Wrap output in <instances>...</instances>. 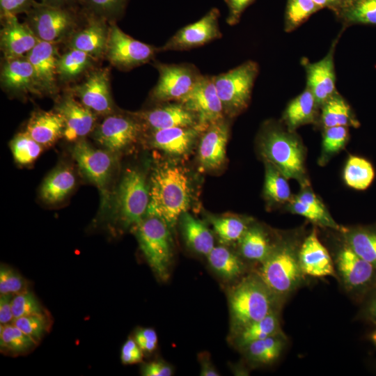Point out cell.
<instances>
[{"mask_svg": "<svg viewBox=\"0 0 376 376\" xmlns=\"http://www.w3.org/2000/svg\"><path fill=\"white\" fill-rule=\"evenodd\" d=\"M149 182L147 215L159 217L173 228L191 205L192 186L187 172L182 166L162 164L153 169Z\"/></svg>", "mask_w": 376, "mask_h": 376, "instance_id": "cell-1", "label": "cell"}, {"mask_svg": "<svg viewBox=\"0 0 376 376\" xmlns=\"http://www.w3.org/2000/svg\"><path fill=\"white\" fill-rule=\"evenodd\" d=\"M279 302L257 273L242 278L228 294L233 334L277 311Z\"/></svg>", "mask_w": 376, "mask_h": 376, "instance_id": "cell-2", "label": "cell"}, {"mask_svg": "<svg viewBox=\"0 0 376 376\" xmlns=\"http://www.w3.org/2000/svg\"><path fill=\"white\" fill-rule=\"evenodd\" d=\"M260 148L265 160L273 164L288 179L306 185L304 150L294 132L280 125L267 124L260 134Z\"/></svg>", "mask_w": 376, "mask_h": 376, "instance_id": "cell-3", "label": "cell"}, {"mask_svg": "<svg viewBox=\"0 0 376 376\" xmlns=\"http://www.w3.org/2000/svg\"><path fill=\"white\" fill-rule=\"evenodd\" d=\"M257 274L281 301L305 281L299 260V249L290 243L275 245Z\"/></svg>", "mask_w": 376, "mask_h": 376, "instance_id": "cell-4", "label": "cell"}, {"mask_svg": "<svg viewBox=\"0 0 376 376\" xmlns=\"http://www.w3.org/2000/svg\"><path fill=\"white\" fill-rule=\"evenodd\" d=\"M112 213L124 228H132L147 215L150 202L149 183L138 169H127L113 197Z\"/></svg>", "mask_w": 376, "mask_h": 376, "instance_id": "cell-5", "label": "cell"}, {"mask_svg": "<svg viewBox=\"0 0 376 376\" xmlns=\"http://www.w3.org/2000/svg\"><path fill=\"white\" fill-rule=\"evenodd\" d=\"M81 18V7H54L35 1L24 22L39 40L58 44L66 42Z\"/></svg>", "mask_w": 376, "mask_h": 376, "instance_id": "cell-6", "label": "cell"}, {"mask_svg": "<svg viewBox=\"0 0 376 376\" xmlns=\"http://www.w3.org/2000/svg\"><path fill=\"white\" fill-rule=\"evenodd\" d=\"M134 228L140 249L157 276L166 281L173 258L170 228L159 217L146 215Z\"/></svg>", "mask_w": 376, "mask_h": 376, "instance_id": "cell-7", "label": "cell"}, {"mask_svg": "<svg viewBox=\"0 0 376 376\" xmlns=\"http://www.w3.org/2000/svg\"><path fill=\"white\" fill-rule=\"evenodd\" d=\"M258 73V64L249 60L226 72L213 76L226 117H235L248 107Z\"/></svg>", "mask_w": 376, "mask_h": 376, "instance_id": "cell-8", "label": "cell"}, {"mask_svg": "<svg viewBox=\"0 0 376 376\" xmlns=\"http://www.w3.org/2000/svg\"><path fill=\"white\" fill-rule=\"evenodd\" d=\"M153 65L158 71L159 79L149 97L157 103L179 102L194 88L203 75L191 63L169 64L156 61Z\"/></svg>", "mask_w": 376, "mask_h": 376, "instance_id": "cell-9", "label": "cell"}, {"mask_svg": "<svg viewBox=\"0 0 376 376\" xmlns=\"http://www.w3.org/2000/svg\"><path fill=\"white\" fill-rule=\"evenodd\" d=\"M71 152L81 173L100 191L105 207L110 198L108 188L114 169L115 154L93 147L85 139L75 142Z\"/></svg>", "mask_w": 376, "mask_h": 376, "instance_id": "cell-10", "label": "cell"}, {"mask_svg": "<svg viewBox=\"0 0 376 376\" xmlns=\"http://www.w3.org/2000/svg\"><path fill=\"white\" fill-rule=\"evenodd\" d=\"M146 131L132 112H113L104 116L93 134L94 140L102 148L117 154L135 143Z\"/></svg>", "mask_w": 376, "mask_h": 376, "instance_id": "cell-11", "label": "cell"}, {"mask_svg": "<svg viewBox=\"0 0 376 376\" xmlns=\"http://www.w3.org/2000/svg\"><path fill=\"white\" fill-rule=\"evenodd\" d=\"M159 47L137 40L124 33L116 22H109L105 57L120 70H130L153 60Z\"/></svg>", "mask_w": 376, "mask_h": 376, "instance_id": "cell-12", "label": "cell"}, {"mask_svg": "<svg viewBox=\"0 0 376 376\" xmlns=\"http://www.w3.org/2000/svg\"><path fill=\"white\" fill-rule=\"evenodd\" d=\"M68 91L97 116H105L116 111L111 93L108 68L90 70L84 81Z\"/></svg>", "mask_w": 376, "mask_h": 376, "instance_id": "cell-13", "label": "cell"}, {"mask_svg": "<svg viewBox=\"0 0 376 376\" xmlns=\"http://www.w3.org/2000/svg\"><path fill=\"white\" fill-rule=\"evenodd\" d=\"M334 264L336 274L350 293L362 294L376 283V269L346 243L338 250Z\"/></svg>", "mask_w": 376, "mask_h": 376, "instance_id": "cell-14", "label": "cell"}, {"mask_svg": "<svg viewBox=\"0 0 376 376\" xmlns=\"http://www.w3.org/2000/svg\"><path fill=\"white\" fill-rule=\"evenodd\" d=\"M219 10L213 8L194 23L178 30L166 42L159 47L160 52L187 51L205 45L222 37L219 29Z\"/></svg>", "mask_w": 376, "mask_h": 376, "instance_id": "cell-15", "label": "cell"}, {"mask_svg": "<svg viewBox=\"0 0 376 376\" xmlns=\"http://www.w3.org/2000/svg\"><path fill=\"white\" fill-rule=\"evenodd\" d=\"M179 102L197 116L198 125L203 130L226 117L213 76L202 75L194 88Z\"/></svg>", "mask_w": 376, "mask_h": 376, "instance_id": "cell-16", "label": "cell"}, {"mask_svg": "<svg viewBox=\"0 0 376 376\" xmlns=\"http://www.w3.org/2000/svg\"><path fill=\"white\" fill-rule=\"evenodd\" d=\"M81 10V20L66 40V45L68 49L84 52L95 60L105 57L109 22L100 17Z\"/></svg>", "mask_w": 376, "mask_h": 376, "instance_id": "cell-17", "label": "cell"}, {"mask_svg": "<svg viewBox=\"0 0 376 376\" xmlns=\"http://www.w3.org/2000/svg\"><path fill=\"white\" fill-rule=\"evenodd\" d=\"M344 29L332 41L327 54L320 61L310 62L307 58L301 59L304 68L306 86L321 107L336 91L334 54L336 45Z\"/></svg>", "mask_w": 376, "mask_h": 376, "instance_id": "cell-18", "label": "cell"}, {"mask_svg": "<svg viewBox=\"0 0 376 376\" xmlns=\"http://www.w3.org/2000/svg\"><path fill=\"white\" fill-rule=\"evenodd\" d=\"M54 109L63 119V138L68 141L75 143L85 139L97 125V115L69 91L58 99Z\"/></svg>", "mask_w": 376, "mask_h": 376, "instance_id": "cell-19", "label": "cell"}, {"mask_svg": "<svg viewBox=\"0 0 376 376\" xmlns=\"http://www.w3.org/2000/svg\"><path fill=\"white\" fill-rule=\"evenodd\" d=\"M132 113L141 121L146 132L175 127H200L197 116L179 102H162L152 109Z\"/></svg>", "mask_w": 376, "mask_h": 376, "instance_id": "cell-20", "label": "cell"}, {"mask_svg": "<svg viewBox=\"0 0 376 376\" xmlns=\"http://www.w3.org/2000/svg\"><path fill=\"white\" fill-rule=\"evenodd\" d=\"M60 56L57 44L40 40L26 56L33 68L41 94L54 95L58 91L57 66Z\"/></svg>", "mask_w": 376, "mask_h": 376, "instance_id": "cell-21", "label": "cell"}, {"mask_svg": "<svg viewBox=\"0 0 376 376\" xmlns=\"http://www.w3.org/2000/svg\"><path fill=\"white\" fill-rule=\"evenodd\" d=\"M228 117L210 124L201 134L198 157L205 170L221 168L226 159V150L229 137Z\"/></svg>", "mask_w": 376, "mask_h": 376, "instance_id": "cell-22", "label": "cell"}, {"mask_svg": "<svg viewBox=\"0 0 376 376\" xmlns=\"http://www.w3.org/2000/svg\"><path fill=\"white\" fill-rule=\"evenodd\" d=\"M0 47L3 58L26 56L39 42L28 25L15 15L1 16Z\"/></svg>", "mask_w": 376, "mask_h": 376, "instance_id": "cell-23", "label": "cell"}, {"mask_svg": "<svg viewBox=\"0 0 376 376\" xmlns=\"http://www.w3.org/2000/svg\"><path fill=\"white\" fill-rule=\"evenodd\" d=\"M2 88L13 95H41L33 68L26 56L3 58L0 75Z\"/></svg>", "mask_w": 376, "mask_h": 376, "instance_id": "cell-24", "label": "cell"}, {"mask_svg": "<svg viewBox=\"0 0 376 376\" xmlns=\"http://www.w3.org/2000/svg\"><path fill=\"white\" fill-rule=\"evenodd\" d=\"M203 131L200 127H175L146 132L153 148L179 157L189 152Z\"/></svg>", "mask_w": 376, "mask_h": 376, "instance_id": "cell-25", "label": "cell"}, {"mask_svg": "<svg viewBox=\"0 0 376 376\" xmlns=\"http://www.w3.org/2000/svg\"><path fill=\"white\" fill-rule=\"evenodd\" d=\"M299 260L303 273L313 277L336 276L334 260L313 230L299 249Z\"/></svg>", "mask_w": 376, "mask_h": 376, "instance_id": "cell-26", "label": "cell"}, {"mask_svg": "<svg viewBox=\"0 0 376 376\" xmlns=\"http://www.w3.org/2000/svg\"><path fill=\"white\" fill-rule=\"evenodd\" d=\"M64 128L63 119L56 111L37 110L29 119L25 132L44 148H48L63 138Z\"/></svg>", "mask_w": 376, "mask_h": 376, "instance_id": "cell-27", "label": "cell"}, {"mask_svg": "<svg viewBox=\"0 0 376 376\" xmlns=\"http://www.w3.org/2000/svg\"><path fill=\"white\" fill-rule=\"evenodd\" d=\"M76 176L71 166L62 164L54 169L43 180L40 196L49 205L58 204L68 198L74 190Z\"/></svg>", "mask_w": 376, "mask_h": 376, "instance_id": "cell-28", "label": "cell"}, {"mask_svg": "<svg viewBox=\"0 0 376 376\" xmlns=\"http://www.w3.org/2000/svg\"><path fill=\"white\" fill-rule=\"evenodd\" d=\"M320 107L314 95L306 87L293 98L283 111L282 120L290 131L300 126L318 121Z\"/></svg>", "mask_w": 376, "mask_h": 376, "instance_id": "cell-29", "label": "cell"}, {"mask_svg": "<svg viewBox=\"0 0 376 376\" xmlns=\"http://www.w3.org/2000/svg\"><path fill=\"white\" fill-rule=\"evenodd\" d=\"M331 12L344 30L354 25L376 26V0H343Z\"/></svg>", "mask_w": 376, "mask_h": 376, "instance_id": "cell-30", "label": "cell"}, {"mask_svg": "<svg viewBox=\"0 0 376 376\" xmlns=\"http://www.w3.org/2000/svg\"><path fill=\"white\" fill-rule=\"evenodd\" d=\"M290 210L311 222L342 232L340 226L329 214L321 201L311 191L301 192L291 203Z\"/></svg>", "mask_w": 376, "mask_h": 376, "instance_id": "cell-31", "label": "cell"}, {"mask_svg": "<svg viewBox=\"0 0 376 376\" xmlns=\"http://www.w3.org/2000/svg\"><path fill=\"white\" fill-rule=\"evenodd\" d=\"M179 221L187 246L196 253L207 256L215 246L214 236L207 226L188 212L183 213Z\"/></svg>", "mask_w": 376, "mask_h": 376, "instance_id": "cell-32", "label": "cell"}, {"mask_svg": "<svg viewBox=\"0 0 376 376\" xmlns=\"http://www.w3.org/2000/svg\"><path fill=\"white\" fill-rule=\"evenodd\" d=\"M318 121L323 129L335 126L357 127L359 125L350 104L338 91L320 107Z\"/></svg>", "mask_w": 376, "mask_h": 376, "instance_id": "cell-33", "label": "cell"}, {"mask_svg": "<svg viewBox=\"0 0 376 376\" xmlns=\"http://www.w3.org/2000/svg\"><path fill=\"white\" fill-rule=\"evenodd\" d=\"M281 333L280 319L277 310L263 319L245 326L233 334L234 342L238 348L242 350L254 341Z\"/></svg>", "mask_w": 376, "mask_h": 376, "instance_id": "cell-34", "label": "cell"}, {"mask_svg": "<svg viewBox=\"0 0 376 376\" xmlns=\"http://www.w3.org/2000/svg\"><path fill=\"white\" fill-rule=\"evenodd\" d=\"M238 242L243 258L261 264L269 257L275 246L270 243L263 229L256 226H249Z\"/></svg>", "mask_w": 376, "mask_h": 376, "instance_id": "cell-35", "label": "cell"}, {"mask_svg": "<svg viewBox=\"0 0 376 376\" xmlns=\"http://www.w3.org/2000/svg\"><path fill=\"white\" fill-rule=\"evenodd\" d=\"M96 61L84 52L68 49L58 59V79L63 83L72 81L93 68Z\"/></svg>", "mask_w": 376, "mask_h": 376, "instance_id": "cell-36", "label": "cell"}, {"mask_svg": "<svg viewBox=\"0 0 376 376\" xmlns=\"http://www.w3.org/2000/svg\"><path fill=\"white\" fill-rule=\"evenodd\" d=\"M206 257L211 268L224 279L235 280L244 272L241 258L226 246H214Z\"/></svg>", "mask_w": 376, "mask_h": 376, "instance_id": "cell-37", "label": "cell"}, {"mask_svg": "<svg viewBox=\"0 0 376 376\" xmlns=\"http://www.w3.org/2000/svg\"><path fill=\"white\" fill-rule=\"evenodd\" d=\"M342 233L345 243L376 269V229L344 228Z\"/></svg>", "mask_w": 376, "mask_h": 376, "instance_id": "cell-38", "label": "cell"}, {"mask_svg": "<svg viewBox=\"0 0 376 376\" xmlns=\"http://www.w3.org/2000/svg\"><path fill=\"white\" fill-rule=\"evenodd\" d=\"M285 344V339L281 333L254 341L246 345L242 350L252 362L269 364L280 357Z\"/></svg>", "mask_w": 376, "mask_h": 376, "instance_id": "cell-39", "label": "cell"}, {"mask_svg": "<svg viewBox=\"0 0 376 376\" xmlns=\"http://www.w3.org/2000/svg\"><path fill=\"white\" fill-rule=\"evenodd\" d=\"M37 343L13 323L0 325L1 351L19 355L31 351Z\"/></svg>", "mask_w": 376, "mask_h": 376, "instance_id": "cell-40", "label": "cell"}, {"mask_svg": "<svg viewBox=\"0 0 376 376\" xmlns=\"http://www.w3.org/2000/svg\"><path fill=\"white\" fill-rule=\"evenodd\" d=\"M375 176L372 164L366 159L350 156L345 164L343 178L350 187L363 190L372 183Z\"/></svg>", "mask_w": 376, "mask_h": 376, "instance_id": "cell-41", "label": "cell"}, {"mask_svg": "<svg viewBox=\"0 0 376 376\" xmlns=\"http://www.w3.org/2000/svg\"><path fill=\"white\" fill-rule=\"evenodd\" d=\"M213 230L224 244L239 242L249 227L242 218L234 216L209 217Z\"/></svg>", "mask_w": 376, "mask_h": 376, "instance_id": "cell-42", "label": "cell"}, {"mask_svg": "<svg viewBox=\"0 0 376 376\" xmlns=\"http://www.w3.org/2000/svg\"><path fill=\"white\" fill-rule=\"evenodd\" d=\"M322 10L313 0H287L284 14V31L290 33L315 13Z\"/></svg>", "mask_w": 376, "mask_h": 376, "instance_id": "cell-43", "label": "cell"}, {"mask_svg": "<svg viewBox=\"0 0 376 376\" xmlns=\"http://www.w3.org/2000/svg\"><path fill=\"white\" fill-rule=\"evenodd\" d=\"M287 179L273 164L266 161L264 191L269 199L276 203L290 199L291 191Z\"/></svg>", "mask_w": 376, "mask_h": 376, "instance_id": "cell-44", "label": "cell"}, {"mask_svg": "<svg viewBox=\"0 0 376 376\" xmlns=\"http://www.w3.org/2000/svg\"><path fill=\"white\" fill-rule=\"evenodd\" d=\"M10 148L15 161L24 166L36 160L45 148L25 131L13 137L10 142Z\"/></svg>", "mask_w": 376, "mask_h": 376, "instance_id": "cell-45", "label": "cell"}, {"mask_svg": "<svg viewBox=\"0 0 376 376\" xmlns=\"http://www.w3.org/2000/svg\"><path fill=\"white\" fill-rule=\"evenodd\" d=\"M130 0H79L84 10L113 22L124 15Z\"/></svg>", "mask_w": 376, "mask_h": 376, "instance_id": "cell-46", "label": "cell"}, {"mask_svg": "<svg viewBox=\"0 0 376 376\" xmlns=\"http://www.w3.org/2000/svg\"><path fill=\"white\" fill-rule=\"evenodd\" d=\"M13 323L36 342L42 339L50 325L47 313L22 316Z\"/></svg>", "mask_w": 376, "mask_h": 376, "instance_id": "cell-47", "label": "cell"}, {"mask_svg": "<svg viewBox=\"0 0 376 376\" xmlns=\"http://www.w3.org/2000/svg\"><path fill=\"white\" fill-rule=\"evenodd\" d=\"M12 309L14 319L31 314L46 313L36 295L29 289L13 296Z\"/></svg>", "mask_w": 376, "mask_h": 376, "instance_id": "cell-48", "label": "cell"}, {"mask_svg": "<svg viewBox=\"0 0 376 376\" xmlns=\"http://www.w3.org/2000/svg\"><path fill=\"white\" fill-rule=\"evenodd\" d=\"M323 130L322 151L324 155H334L344 148L349 139L348 127L335 126Z\"/></svg>", "mask_w": 376, "mask_h": 376, "instance_id": "cell-49", "label": "cell"}, {"mask_svg": "<svg viewBox=\"0 0 376 376\" xmlns=\"http://www.w3.org/2000/svg\"><path fill=\"white\" fill-rule=\"evenodd\" d=\"M26 280L13 268L1 265L0 295H17L28 290Z\"/></svg>", "mask_w": 376, "mask_h": 376, "instance_id": "cell-50", "label": "cell"}, {"mask_svg": "<svg viewBox=\"0 0 376 376\" xmlns=\"http://www.w3.org/2000/svg\"><path fill=\"white\" fill-rule=\"evenodd\" d=\"M134 340L143 352H152L157 346V335L151 328H141L134 335Z\"/></svg>", "mask_w": 376, "mask_h": 376, "instance_id": "cell-51", "label": "cell"}, {"mask_svg": "<svg viewBox=\"0 0 376 376\" xmlns=\"http://www.w3.org/2000/svg\"><path fill=\"white\" fill-rule=\"evenodd\" d=\"M143 353L134 338H129L121 348L120 360L125 365L137 363L142 361Z\"/></svg>", "mask_w": 376, "mask_h": 376, "instance_id": "cell-52", "label": "cell"}, {"mask_svg": "<svg viewBox=\"0 0 376 376\" xmlns=\"http://www.w3.org/2000/svg\"><path fill=\"white\" fill-rule=\"evenodd\" d=\"M35 0H0L1 16L27 13L32 8Z\"/></svg>", "mask_w": 376, "mask_h": 376, "instance_id": "cell-53", "label": "cell"}, {"mask_svg": "<svg viewBox=\"0 0 376 376\" xmlns=\"http://www.w3.org/2000/svg\"><path fill=\"white\" fill-rule=\"evenodd\" d=\"M228 8L226 22L230 26L237 24L244 10L252 4L255 0H224Z\"/></svg>", "mask_w": 376, "mask_h": 376, "instance_id": "cell-54", "label": "cell"}, {"mask_svg": "<svg viewBox=\"0 0 376 376\" xmlns=\"http://www.w3.org/2000/svg\"><path fill=\"white\" fill-rule=\"evenodd\" d=\"M172 374L171 366L159 361L148 363L141 368V375L143 376H171Z\"/></svg>", "mask_w": 376, "mask_h": 376, "instance_id": "cell-55", "label": "cell"}, {"mask_svg": "<svg viewBox=\"0 0 376 376\" xmlns=\"http://www.w3.org/2000/svg\"><path fill=\"white\" fill-rule=\"evenodd\" d=\"M13 295H0V324L13 323L14 317L12 309Z\"/></svg>", "mask_w": 376, "mask_h": 376, "instance_id": "cell-56", "label": "cell"}, {"mask_svg": "<svg viewBox=\"0 0 376 376\" xmlns=\"http://www.w3.org/2000/svg\"><path fill=\"white\" fill-rule=\"evenodd\" d=\"M201 362V375L203 376H218L219 373L210 363L209 358L203 353V356H200Z\"/></svg>", "mask_w": 376, "mask_h": 376, "instance_id": "cell-57", "label": "cell"}, {"mask_svg": "<svg viewBox=\"0 0 376 376\" xmlns=\"http://www.w3.org/2000/svg\"><path fill=\"white\" fill-rule=\"evenodd\" d=\"M40 3L54 6L62 8H79V0H40Z\"/></svg>", "mask_w": 376, "mask_h": 376, "instance_id": "cell-58", "label": "cell"}, {"mask_svg": "<svg viewBox=\"0 0 376 376\" xmlns=\"http://www.w3.org/2000/svg\"><path fill=\"white\" fill-rule=\"evenodd\" d=\"M313 1L321 8V9L327 8L330 10L331 11H332L337 6H338L343 0H313Z\"/></svg>", "mask_w": 376, "mask_h": 376, "instance_id": "cell-59", "label": "cell"}, {"mask_svg": "<svg viewBox=\"0 0 376 376\" xmlns=\"http://www.w3.org/2000/svg\"><path fill=\"white\" fill-rule=\"evenodd\" d=\"M370 318L376 322V297L372 301L368 308Z\"/></svg>", "mask_w": 376, "mask_h": 376, "instance_id": "cell-60", "label": "cell"}, {"mask_svg": "<svg viewBox=\"0 0 376 376\" xmlns=\"http://www.w3.org/2000/svg\"><path fill=\"white\" fill-rule=\"evenodd\" d=\"M371 340L374 345L376 346V329L374 330V331L371 334Z\"/></svg>", "mask_w": 376, "mask_h": 376, "instance_id": "cell-61", "label": "cell"}]
</instances>
